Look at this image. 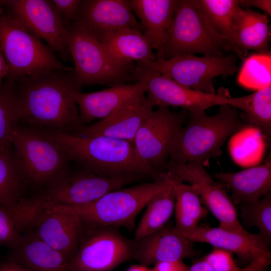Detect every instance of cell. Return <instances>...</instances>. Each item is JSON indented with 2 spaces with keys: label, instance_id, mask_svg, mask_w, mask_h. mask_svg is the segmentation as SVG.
<instances>
[{
  "label": "cell",
  "instance_id": "1",
  "mask_svg": "<svg viewBox=\"0 0 271 271\" xmlns=\"http://www.w3.org/2000/svg\"><path fill=\"white\" fill-rule=\"evenodd\" d=\"M15 82L21 123L72 134L84 125L73 97L78 90L73 70H50L21 77Z\"/></svg>",
  "mask_w": 271,
  "mask_h": 271
},
{
  "label": "cell",
  "instance_id": "18",
  "mask_svg": "<svg viewBox=\"0 0 271 271\" xmlns=\"http://www.w3.org/2000/svg\"><path fill=\"white\" fill-rule=\"evenodd\" d=\"M74 21L100 42L122 29L144 30L125 0H82Z\"/></svg>",
  "mask_w": 271,
  "mask_h": 271
},
{
  "label": "cell",
  "instance_id": "43",
  "mask_svg": "<svg viewBox=\"0 0 271 271\" xmlns=\"http://www.w3.org/2000/svg\"><path fill=\"white\" fill-rule=\"evenodd\" d=\"M9 73V67L4 57L0 51V85L3 79L7 77Z\"/></svg>",
  "mask_w": 271,
  "mask_h": 271
},
{
  "label": "cell",
  "instance_id": "2",
  "mask_svg": "<svg viewBox=\"0 0 271 271\" xmlns=\"http://www.w3.org/2000/svg\"><path fill=\"white\" fill-rule=\"evenodd\" d=\"M59 145L70 162L102 177L161 174L138 156L132 142L103 136L83 137L43 130Z\"/></svg>",
  "mask_w": 271,
  "mask_h": 271
},
{
  "label": "cell",
  "instance_id": "22",
  "mask_svg": "<svg viewBox=\"0 0 271 271\" xmlns=\"http://www.w3.org/2000/svg\"><path fill=\"white\" fill-rule=\"evenodd\" d=\"M210 34L225 53L234 52L240 58L233 24L234 11L239 0H192Z\"/></svg>",
  "mask_w": 271,
  "mask_h": 271
},
{
  "label": "cell",
  "instance_id": "6",
  "mask_svg": "<svg viewBox=\"0 0 271 271\" xmlns=\"http://www.w3.org/2000/svg\"><path fill=\"white\" fill-rule=\"evenodd\" d=\"M11 143L28 188L44 190L70 162L46 131L21 122Z\"/></svg>",
  "mask_w": 271,
  "mask_h": 271
},
{
  "label": "cell",
  "instance_id": "42",
  "mask_svg": "<svg viewBox=\"0 0 271 271\" xmlns=\"http://www.w3.org/2000/svg\"><path fill=\"white\" fill-rule=\"evenodd\" d=\"M188 271H213L210 266L202 258L195 260Z\"/></svg>",
  "mask_w": 271,
  "mask_h": 271
},
{
  "label": "cell",
  "instance_id": "14",
  "mask_svg": "<svg viewBox=\"0 0 271 271\" xmlns=\"http://www.w3.org/2000/svg\"><path fill=\"white\" fill-rule=\"evenodd\" d=\"M134 82H144L148 87V97L155 106L179 107L190 114L202 115L207 109L227 104L229 96L225 90L215 94L183 86L170 78L136 64L132 72Z\"/></svg>",
  "mask_w": 271,
  "mask_h": 271
},
{
  "label": "cell",
  "instance_id": "29",
  "mask_svg": "<svg viewBox=\"0 0 271 271\" xmlns=\"http://www.w3.org/2000/svg\"><path fill=\"white\" fill-rule=\"evenodd\" d=\"M161 176L172 187L175 195L174 208L175 230L183 235L194 230L200 221L208 214L195 190L186 185L169 172L162 173Z\"/></svg>",
  "mask_w": 271,
  "mask_h": 271
},
{
  "label": "cell",
  "instance_id": "5",
  "mask_svg": "<svg viewBox=\"0 0 271 271\" xmlns=\"http://www.w3.org/2000/svg\"><path fill=\"white\" fill-rule=\"evenodd\" d=\"M167 184V181L161 176L160 179L154 182L111 191L84 205L56 206L75 213L86 225L116 228L124 227L132 230L139 212Z\"/></svg>",
  "mask_w": 271,
  "mask_h": 271
},
{
  "label": "cell",
  "instance_id": "37",
  "mask_svg": "<svg viewBox=\"0 0 271 271\" xmlns=\"http://www.w3.org/2000/svg\"><path fill=\"white\" fill-rule=\"evenodd\" d=\"M202 258L210 266L213 271H241L231 252L217 247L213 249Z\"/></svg>",
  "mask_w": 271,
  "mask_h": 271
},
{
  "label": "cell",
  "instance_id": "13",
  "mask_svg": "<svg viewBox=\"0 0 271 271\" xmlns=\"http://www.w3.org/2000/svg\"><path fill=\"white\" fill-rule=\"evenodd\" d=\"M5 9V14L45 41L63 61L70 60L67 27L51 0H6Z\"/></svg>",
  "mask_w": 271,
  "mask_h": 271
},
{
  "label": "cell",
  "instance_id": "36",
  "mask_svg": "<svg viewBox=\"0 0 271 271\" xmlns=\"http://www.w3.org/2000/svg\"><path fill=\"white\" fill-rule=\"evenodd\" d=\"M243 222L255 226L267 243H271V192L258 200L238 205Z\"/></svg>",
  "mask_w": 271,
  "mask_h": 271
},
{
  "label": "cell",
  "instance_id": "24",
  "mask_svg": "<svg viewBox=\"0 0 271 271\" xmlns=\"http://www.w3.org/2000/svg\"><path fill=\"white\" fill-rule=\"evenodd\" d=\"M45 203L42 194L25 197L12 205L0 203V245L13 249L31 228L37 213Z\"/></svg>",
  "mask_w": 271,
  "mask_h": 271
},
{
  "label": "cell",
  "instance_id": "39",
  "mask_svg": "<svg viewBox=\"0 0 271 271\" xmlns=\"http://www.w3.org/2000/svg\"><path fill=\"white\" fill-rule=\"evenodd\" d=\"M189 266L183 260L166 261L155 264L152 271H188Z\"/></svg>",
  "mask_w": 271,
  "mask_h": 271
},
{
  "label": "cell",
  "instance_id": "4",
  "mask_svg": "<svg viewBox=\"0 0 271 271\" xmlns=\"http://www.w3.org/2000/svg\"><path fill=\"white\" fill-rule=\"evenodd\" d=\"M67 30V46L74 62V78L79 91L85 86H112L134 81L132 72L136 65L114 59L83 24L73 21Z\"/></svg>",
  "mask_w": 271,
  "mask_h": 271
},
{
  "label": "cell",
  "instance_id": "26",
  "mask_svg": "<svg viewBox=\"0 0 271 271\" xmlns=\"http://www.w3.org/2000/svg\"><path fill=\"white\" fill-rule=\"evenodd\" d=\"M9 259L29 271H70L68 267V260L38 238L31 229L25 233L18 245L12 249Z\"/></svg>",
  "mask_w": 271,
  "mask_h": 271
},
{
  "label": "cell",
  "instance_id": "27",
  "mask_svg": "<svg viewBox=\"0 0 271 271\" xmlns=\"http://www.w3.org/2000/svg\"><path fill=\"white\" fill-rule=\"evenodd\" d=\"M111 57L119 63L146 67L156 58L153 45L142 31L120 29L101 42Z\"/></svg>",
  "mask_w": 271,
  "mask_h": 271
},
{
  "label": "cell",
  "instance_id": "45",
  "mask_svg": "<svg viewBox=\"0 0 271 271\" xmlns=\"http://www.w3.org/2000/svg\"><path fill=\"white\" fill-rule=\"evenodd\" d=\"M6 0H0V16L5 13L4 6Z\"/></svg>",
  "mask_w": 271,
  "mask_h": 271
},
{
  "label": "cell",
  "instance_id": "7",
  "mask_svg": "<svg viewBox=\"0 0 271 271\" xmlns=\"http://www.w3.org/2000/svg\"><path fill=\"white\" fill-rule=\"evenodd\" d=\"M0 51L9 67V81L50 70H73L40 39L5 13L0 16Z\"/></svg>",
  "mask_w": 271,
  "mask_h": 271
},
{
  "label": "cell",
  "instance_id": "16",
  "mask_svg": "<svg viewBox=\"0 0 271 271\" xmlns=\"http://www.w3.org/2000/svg\"><path fill=\"white\" fill-rule=\"evenodd\" d=\"M166 171L182 182H187L195 190L206 209L219 222V227L243 233L247 231L239 222L238 213L222 185L216 183L204 166L197 163L177 164L168 162Z\"/></svg>",
  "mask_w": 271,
  "mask_h": 271
},
{
  "label": "cell",
  "instance_id": "21",
  "mask_svg": "<svg viewBox=\"0 0 271 271\" xmlns=\"http://www.w3.org/2000/svg\"><path fill=\"white\" fill-rule=\"evenodd\" d=\"M155 104L148 96L89 125H84L74 135L103 136L133 142L141 125Z\"/></svg>",
  "mask_w": 271,
  "mask_h": 271
},
{
  "label": "cell",
  "instance_id": "23",
  "mask_svg": "<svg viewBox=\"0 0 271 271\" xmlns=\"http://www.w3.org/2000/svg\"><path fill=\"white\" fill-rule=\"evenodd\" d=\"M214 177L230 190L235 206L256 201L271 191L270 157L263 164L238 172L217 173Z\"/></svg>",
  "mask_w": 271,
  "mask_h": 271
},
{
  "label": "cell",
  "instance_id": "9",
  "mask_svg": "<svg viewBox=\"0 0 271 271\" xmlns=\"http://www.w3.org/2000/svg\"><path fill=\"white\" fill-rule=\"evenodd\" d=\"M237 59L230 53L223 57L185 54L170 59H156L143 67L163 75L185 87L215 94L213 80L227 77L238 69Z\"/></svg>",
  "mask_w": 271,
  "mask_h": 271
},
{
  "label": "cell",
  "instance_id": "3",
  "mask_svg": "<svg viewBox=\"0 0 271 271\" xmlns=\"http://www.w3.org/2000/svg\"><path fill=\"white\" fill-rule=\"evenodd\" d=\"M187 124L177 132L172 143L170 162L177 164L208 165L220 155L226 140L248 125L237 109L228 104L220 105L215 115H189Z\"/></svg>",
  "mask_w": 271,
  "mask_h": 271
},
{
  "label": "cell",
  "instance_id": "35",
  "mask_svg": "<svg viewBox=\"0 0 271 271\" xmlns=\"http://www.w3.org/2000/svg\"><path fill=\"white\" fill-rule=\"evenodd\" d=\"M21 122V110L15 81L0 85V143L11 141Z\"/></svg>",
  "mask_w": 271,
  "mask_h": 271
},
{
  "label": "cell",
  "instance_id": "28",
  "mask_svg": "<svg viewBox=\"0 0 271 271\" xmlns=\"http://www.w3.org/2000/svg\"><path fill=\"white\" fill-rule=\"evenodd\" d=\"M268 16L250 9H243L239 4L233 16L234 31L238 47L245 55L248 50L269 52L270 38Z\"/></svg>",
  "mask_w": 271,
  "mask_h": 271
},
{
  "label": "cell",
  "instance_id": "12",
  "mask_svg": "<svg viewBox=\"0 0 271 271\" xmlns=\"http://www.w3.org/2000/svg\"><path fill=\"white\" fill-rule=\"evenodd\" d=\"M189 115L185 109L175 113L168 107L159 106L135 136L133 143L139 157L160 174L166 172L172 143Z\"/></svg>",
  "mask_w": 271,
  "mask_h": 271
},
{
  "label": "cell",
  "instance_id": "44",
  "mask_svg": "<svg viewBox=\"0 0 271 271\" xmlns=\"http://www.w3.org/2000/svg\"><path fill=\"white\" fill-rule=\"evenodd\" d=\"M126 271H152L151 268H149L148 266L140 265H132L130 266Z\"/></svg>",
  "mask_w": 271,
  "mask_h": 271
},
{
  "label": "cell",
  "instance_id": "31",
  "mask_svg": "<svg viewBox=\"0 0 271 271\" xmlns=\"http://www.w3.org/2000/svg\"><path fill=\"white\" fill-rule=\"evenodd\" d=\"M27 188L11 141L0 143V203L19 202Z\"/></svg>",
  "mask_w": 271,
  "mask_h": 271
},
{
  "label": "cell",
  "instance_id": "34",
  "mask_svg": "<svg viewBox=\"0 0 271 271\" xmlns=\"http://www.w3.org/2000/svg\"><path fill=\"white\" fill-rule=\"evenodd\" d=\"M237 82L246 88L256 90L271 86L270 52L248 56L239 72Z\"/></svg>",
  "mask_w": 271,
  "mask_h": 271
},
{
  "label": "cell",
  "instance_id": "20",
  "mask_svg": "<svg viewBox=\"0 0 271 271\" xmlns=\"http://www.w3.org/2000/svg\"><path fill=\"white\" fill-rule=\"evenodd\" d=\"M133 240L132 259L148 266L166 261L183 260L197 256L193 242L177 232L174 226L165 224L159 230Z\"/></svg>",
  "mask_w": 271,
  "mask_h": 271
},
{
  "label": "cell",
  "instance_id": "32",
  "mask_svg": "<svg viewBox=\"0 0 271 271\" xmlns=\"http://www.w3.org/2000/svg\"><path fill=\"white\" fill-rule=\"evenodd\" d=\"M267 145L261 131L248 124L231 136L228 149L237 165L248 168L261 162Z\"/></svg>",
  "mask_w": 271,
  "mask_h": 271
},
{
  "label": "cell",
  "instance_id": "17",
  "mask_svg": "<svg viewBox=\"0 0 271 271\" xmlns=\"http://www.w3.org/2000/svg\"><path fill=\"white\" fill-rule=\"evenodd\" d=\"M31 230L43 242L69 261L76 253L84 224L75 213L56 206H45L36 214Z\"/></svg>",
  "mask_w": 271,
  "mask_h": 271
},
{
  "label": "cell",
  "instance_id": "10",
  "mask_svg": "<svg viewBox=\"0 0 271 271\" xmlns=\"http://www.w3.org/2000/svg\"><path fill=\"white\" fill-rule=\"evenodd\" d=\"M132 250L133 240L124 237L117 228L84 224L77 251L68 267L70 271H111L132 259Z\"/></svg>",
  "mask_w": 271,
  "mask_h": 271
},
{
  "label": "cell",
  "instance_id": "41",
  "mask_svg": "<svg viewBox=\"0 0 271 271\" xmlns=\"http://www.w3.org/2000/svg\"><path fill=\"white\" fill-rule=\"evenodd\" d=\"M0 271H29L23 265L10 259L0 263Z\"/></svg>",
  "mask_w": 271,
  "mask_h": 271
},
{
  "label": "cell",
  "instance_id": "40",
  "mask_svg": "<svg viewBox=\"0 0 271 271\" xmlns=\"http://www.w3.org/2000/svg\"><path fill=\"white\" fill-rule=\"evenodd\" d=\"M239 6L247 9L250 7L257 8L263 11L266 15H271L270 0H239Z\"/></svg>",
  "mask_w": 271,
  "mask_h": 271
},
{
  "label": "cell",
  "instance_id": "30",
  "mask_svg": "<svg viewBox=\"0 0 271 271\" xmlns=\"http://www.w3.org/2000/svg\"><path fill=\"white\" fill-rule=\"evenodd\" d=\"M227 104L243 111L242 119L247 124L258 128L267 145L271 138V86L254 93L238 97L228 98Z\"/></svg>",
  "mask_w": 271,
  "mask_h": 271
},
{
  "label": "cell",
  "instance_id": "38",
  "mask_svg": "<svg viewBox=\"0 0 271 271\" xmlns=\"http://www.w3.org/2000/svg\"><path fill=\"white\" fill-rule=\"evenodd\" d=\"M66 27L74 21L82 0H51Z\"/></svg>",
  "mask_w": 271,
  "mask_h": 271
},
{
  "label": "cell",
  "instance_id": "8",
  "mask_svg": "<svg viewBox=\"0 0 271 271\" xmlns=\"http://www.w3.org/2000/svg\"><path fill=\"white\" fill-rule=\"evenodd\" d=\"M140 175L105 177L70 162L41 194L45 206H77L96 201L106 193L120 189Z\"/></svg>",
  "mask_w": 271,
  "mask_h": 271
},
{
  "label": "cell",
  "instance_id": "33",
  "mask_svg": "<svg viewBox=\"0 0 271 271\" xmlns=\"http://www.w3.org/2000/svg\"><path fill=\"white\" fill-rule=\"evenodd\" d=\"M175 195L168 184L154 195L146 205V209L134 232V240L151 234L167 224L175 208Z\"/></svg>",
  "mask_w": 271,
  "mask_h": 271
},
{
  "label": "cell",
  "instance_id": "19",
  "mask_svg": "<svg viewBox=\"0 0 271 271\" xmlns=\"http://www.w3.org/2000/svg\"><path fill=\"white\" fill-rule=\"evenodd\" d=\"M147 90L146 83L134 82L115 84L109 88L91 93L76 90L73 97L79 106L81 122L87 125L95 119H103L142 100Z\"/></svg>",
  "mask_w": 271,
  "mask_h": 271
},
{
  "label": "cell",
  "instance_id": "15",
  "mask_svg": "<svg viewBox=\"0 0 271 271\" xmlns=\"http://www.w3.org/2000/svg\"><path fill=\"white\" fill-rule=\"evenodd\" d=\"M182 236L193 242L208 243L235 254L244 265L241 271H267L271 264L270 245L259 233H240L199 225Z\"/></svg>",
  "mask_w": 271,
  "mask_h": 271
},
{
  "label": "cell",
  "instance_id": "25",
  "mask_svg": "<svg viewBox=\"0 0 271 271\" xmlns=\"http://www.w3.org/2000/svg\"><path fill=\"white\" fill-rule=\"evenodd\" d=\"M127 3L145 30L144 34L156 51V59H164L163 45L177 0H128Z\"/></svg>",
  "mask_w": 271,
  "mask_h": 271
},
{
  "label": "cell",
  "instance_id": "11",
  "mask_svg": "<svg viewBox=\"0 0 271 271\" xmlns=\"http://www.w3.org/2000/svg\"><path fill=\"white\" fill-rule=\"evenodd\" d=\"M224 53L207 28L192 0H177L165 37L164 59L197 53L223 57Z\"/></svg>",
  "mask_w": 271,
  "mask_h": 271
}]
</instances>
